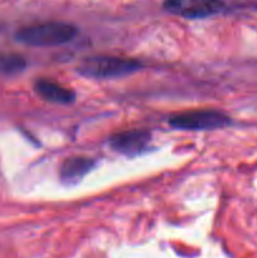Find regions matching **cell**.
Returning <instances> with one entry per match:
<instances>
[{"instance_id": "7", "label": "cell", "mask_w": 257, "mask_h": 258, "mask_svg": "<svg viewBox=\"0 0 257 258\" xmlns=\"http://www.w3.org/2000/svg\"><path fill=\"white\" fill-rule=\"evenodd\" d=\"M95 166V160L87 156H72L66 159L59 168V176L66 183L82 179Z\"/></svg>"}, {"instance_id": "4", "label": "cell", "mask_w": 257, "mask_h": 258, "mask_svg": "<svg viewBox=\"0 0 257 258\" xmlns=\"http://www.w3.org/2000/svg\"><path fill=\"white\" fill-rule=\"evenodd\" d=\"M164 8L166 12L186 19H203L221 13L224 3L222 0H165Z\"/></svg>"}, {"instance_id": "5", "label": "cell", "mask_w": 257, "mask_h": 258, "mask_svg": "<svg viewBox=\"0 0 257 258\" xmlns=\"http://www.w3.org/2000/svg\"><path fill=\"white\" fill-rule=\"evenodd\" d=\"M110 146L123 155H139L148 149L150 134L145 130H126L113 134L110 138Z\"/></svg>"}, {"instance_id": "8", "label": "cell", "mask_w": 257, "mask_h": 258, "mask_svg": "<svg viewBox=\"0 0 257 258\" xmlns=\"http://www.w3.org/2000/svg\"><path fill=\"white\" fill-rule=\"evenodd\" d=\"M27 60L17 53H0V76H13L23 72Z\"/></svg>"}, {"instance_id": "2", "label": "cell", "mask_w": 257, "mask_h": 258, "mask_svg": "<svg viewBox=\"0 0 257 258\" xmlns=\"http://www.w3.org/2000/svg\"><path fill=\"white\" fill-rule=\"evenodd\" d=\"M141 68V63L133 58L117 55H92L87 57L78 66V73L83 77L106 80L131 75Z\"/></svg>"}, {"instance_id": "3", "label": "cell", "mask_w": 257, "mask_h": 258, "mask_svg": "<svg viewBox=\"0 0 257 258\" xmlns=\"http://www.w3.org/2000/svg\"><path fill=\"white\" fill-rule=\"evenodd\" d=\"M169 123L178 130L204 131L226 127L231 123V118L222 111L191 110L170 116Z\"/></svg>"}, {"instance_id": "6", "label": "cell", "mask_w": 257, "mask_h": 258, "mask_svg": "<svg viewBox=\"0 0 257 258\" xmlns=\"http://www.w3.org/2000/svg\"><path fill=\"white\" fill-rule=\"evenodd\" d=\"M34 90L43 100L50 103H57V105H68V103H72L76 98V93L71 88L65 87L52 80H45V78L35 81Z\"/></svg>"}, {"instance_id": "1", "label": "cell", "mask_w": 257, "mask_h": 258, "mask_svg": "<svg viewBox=\"0 0 257 258\" xmlns=\"http://www.w3.org/2000/svg\"><path fill=\"white\" fill-rule=\"evenodd\" d=\"M77 35V28L65 22H45L22 28L15 34L19 43L30 47H53L71 42Z\"/></svg>"}]
</instances>
